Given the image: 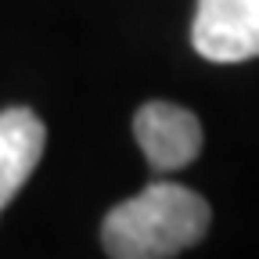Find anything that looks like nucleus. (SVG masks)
Here are the masks:
<instances>
[{"label":"nucleus","instance_id":"nucleus-1","mask_svg":"<svg viewBox=\"0 0 259 259\" xmlns=\"http://www.w3.org/2000/svg\"><path fill=\"white\" fill-rule=\"evenodd\" d=\"M209 231V202L184 184L158 180L105 216L101 245L112 259H169Z\"/></svg>","mask_w":259,"mask_h":259},{"label":"nucleus","instance_id":"nucleus-2","mask_svg":"<svg viewBox=\"0 0 259 259\" xmlns=\"http://www.w3.org/2000/svg\"><path fill=\"white\" fill-rule=\"evenodd\" d=\"M191 44L216 65L259 58V0H198Z\"/></svg>","mask_w":259,"mask_h":259},{"label":"nucleus","instance_id":"nucleus-3","mask_svg":"<svg viewBox=\"0 0 259 259\" xmlns=\"http://www.w3.org/2000/svg\"><path fill=\"white\" fill-rule=\"evenodd\" d=\"M134 137L155 173H177L202 151V122L173 101H148L134 115Z\"/></svg>","mask_w":259,"mask_h":259},{"label":"nucleus","instance_id":"nucleus-4","mask_svg":"<svg viewBox=\"0 0 259 259\" xmlns=\"http://www.w3.org/2000/svg\"><path fill=\"white\" fill-rule=\"evenodd\" d=\"M44 144H47V126L32 108L0 112V212L8 209V202L40 166Z\"/></svg>","mask_w":259,"mask_h":259}]
</instances>
